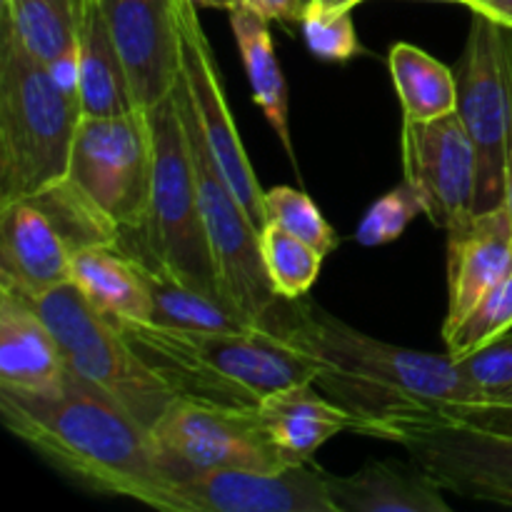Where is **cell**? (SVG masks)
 <instances>
[{
    "instance_id": "obj_1",
    "label": "cell",
    "mask_w": 512,
    "mask_h": 512,
    "mask_svg": "<svg viewBox=\"0 0 512 512\" xmlns=\"http://www.w3.org/2000/svg\"><path fill=\"white\" fill-rule=\"evenodd\" d=\"M260 328L313 360V383L358 418V435L375 438L380 428L400 420L503 428L488 395L465 378L450 353L370 338L303 298H280Z\"/></svg>"
},
{
    "instance_id": "obj_2",
    "label": "cell",
    "mask_w": 512,
    "mask_h": 512,
    "mask_svg": "<svg viewBox=\"0 0 512 512\" xmlns=\"http://www.w3.org/2000/svg\"><path fill=\"white\" fill-rule=\"evenodd\" d=\"M3 425L73 483L98 495L183 512L170 473L143 420L85 380L68 378L53 393L0 388Z\"/></svg>"
},
{
    "instance_id": "obj_3",
    "label": "cell",
    "mask_w": 512,
    "mask_h": 512,
    "mask_svg": "<svg viewBox=\"0 0 512 512\" xmlns=\"http://www.w3.org/2000/svg\"><path fill=\"white\" fill-rule=\"evenodd\" d=\"M140 358L175 395L255 410L270 393L313 383L315 363L265 328L218 333L153 320H115Z\"/></svg>"
},
{
    "instance_id": "obj_4",
    "label": "cell",
    "mask_w": 512,
    "mask_h": 512,
    "mask_svg": "<svg viewBox=\"0 0 512 512\" xmlns=\"http://www.w3.org/2000/svg\"><path fill=\"white\" fill-rule=\"evenodd\" d=\"M83 103L78 90L0 28V203L68 178Z\"/></svg>"
},
{
    "instance_id": "obj_5",
    "label": "cell",
    "mask_w": 512,
    "mask_h": 512,
    "mask_svg": "<svg viewBox=\"0 0 512 512\" xmlns=\"http://www.w3.org/2000/svg\"><path fill=\"white\" fill-rule=\"evenodd\" d=\"M148 120L153 135V185L143 225L130 233V238L138 240V248L128 253L190 288L223 298L200 213L193 153L178 115L175 93L150 108Z\"/></svg>"
},
{
    "instance_id": "obj_6",
    "label": "cell",
    "mask_w": 512,
    "mask_h": 512,
    "mask_svg": "<svg viewBox=\"0 0 512 512\" xmlns=\"http://www.w3.org/2000/svg\"><path fill=\"white\" fill-rule=\"evenodd\" d=\"M100 243H120V230L68 180L0 203V288L35 298L70 283L75 253Z\"/></svg>"
},
{
    "instance_id": "obj_7",
    "label": "cell",
    "mask_w": 512,
    "mask_h": 512,
    "mask_svg": "<svg viewBox=\"0 0 512 512\" xmlns=\"http://www.w3.org/2000/svg\"><path fill=\"white\" fill-rule=\"evenodd\" d=\"M28 300L53 330L70 373L103 390L153 428L175 393L140 358L115 320L90 305L73 283L55 285Z\"/></svg>"
},
{
    "instance_id": "obj_8",
    "label": "cell",
    "mask_w": 512,
    "mask_h": 512,
    "mask_svg": "<svg viewBox=\"0 0 512 512\" xmlns=\"http://www.w3.org/2000/svg\"><path fill=\"white\" fill-rule=\"evenodd\" d=\"M470 30L455 63L458 108L478 150V200L475 213L505 200L512 155V28L470 10Z\"/></svg>"
},
{
    "instance_id": "obj_9",
    "label": "cell",
    "mask_w": 512,
    "mask_h": 512,
    "mask_svg": "<svg viewBox=\"0 0 512 512\" xmlns=\"http://www.w3.org/2000/svg\"><path fill=\"white\" fill-rule=\"evenodd\" d=\"M65 180L120 230V238L140 230L153 185L148 110L110 118L83 115Z\"/></svg>"
},
{
    "instance_id": "obj_10",
    "label": "cell",
    "mask_w": 512,
    "mask_h": 512,
    "mask_svg": "<svg viewBox=\"0 0 512 512\" xmlns=\"http://www.w3.org/2000/svg\"><path fill=\"white\" fill-rule=\"evenodd\" d=\"M175 105H178V115L183 120L190 153H193L200 213H203L205 233H208L210 253H213L218 288L228 303H233L250 323L260 328L268 310L280 300L265 273L263 255H260V230L248 218L243 205L218 173V165L210 158L183 78L175 88Z\"/></svg>"
},
{
    "instance_id": "obj_11",
    "label": "cell",
    "mask_w": 512,
    "mask_h": 512,
    "mask_svg": "<svg viewBox=\"0 0 512 512\" xmlns=\"http://www.w3.org/2000/svg\"><path fill=\"white\" fill-rule=\"evenodd\" d=\"M375 438L403 445L443 490L512 508V430L400 420L380 428Z\"/></svg>"
},
{
    "instance_id": "obj_12",
    "label": "cell",
    "mask_w": 512,
    "mask_h": 512,
    "mask_svg": "<svg viewBox=\"0 0 512 512\" xmlns=\"http://www.w3.org/2000/svg\"><path fill=\"white\" fill-rule=\"evenodd\" d=\"M150 433L175 478L205 470L288 465L255 410L175 395Z\"/></svg>"
},
{
    "instance_id": "obj_13",
    "label": "cell",
    "mask_w": 512,
    "mask_h": 512,
    "mask_svg": "<svg viewBox=\"0 0 512 512\" xmlns=\"http://www.w3.org/2000/svg\"><path fill=\"white\" fill-rule=\"evenodd\" d=\"M178 25L183 38V83L188 88L200 133L210 150V158L218 165V173L233 190L238 203L253 220L258 230L265 228V190L260 188L255 170L250 165L245 145L235 128L228 98H225L223 78L215 63L213 48L208 43L198 8L190 0H178Z\"/></svg>"
},
{
    "instance_id": "obj_14",
    "label": "cell",
    "mask_w": 512,
    "mask_h": 512,
    "mask_svg": "<svg viewBox=\"0 0 512 512\" xmlns=\"http://www.w3.org/2000/svg\"><path fill=\"white\" fill-rule=\"evenodd\" d=\"M405 180L423 198L435 228H453L478 200V150L458 113L435 120H403L400 130Z\"/></svg>"
},
{
    "instance_id": "obj_15",
    "label": "cell",
    "mask_w": 512,
    "mask_h": 512,
    "mask_svg": "<svg viewBox=\"0 0 512 512\" xmlns=\"http://www.w3.org/2000/svg\"><path fill=\"white\" fill-rule=\"evenodd\" d=\"M178 495L183 512H338L328 473L310 463L190 473Z\"/></svg>"
},
{
    "instance_id": "obj_16",
    "label": "cell",
    "mask_w": 512,
    "mask_h": 512,
    "mask_svg": "<svg viewBox=\"0 0 512 512\" xmlns=\"http://www.w3.org/2000/svg\"><path fill=\"white\" fill-rule=\"evenodd\" d=\"M140 110L168 100L183 78L178 0H100Z\"/></svg>"
},
{
    "instance_id": "obj_17",
    "label": "cell",
    "mask_w": 512,
    "mask_h": 512,
    "mask_svg": "<svg viewBox=\"0 0 512 512\" xmlns=\"http://www.w3.org/2000/svg\"><path fill=\"white\" fill-rule=\"evenodd\" d=\"M448 233V335L512 270V220L505 205L470 213Z\"/></svg>"
},
{
    "instance_id": "obj_18",
    "label": "cell",
    "mask_w": 512,
    "mask_h": 512,
    "mask_svg": "<svg viewBox=\"0 0 512 512\" xmlns=\"http://www.w3.org/2000/svg\"><path fill=\"white\" fill-rule=\"evenodd\" d=\"M68 378V365L53 330L28 298L0 288V388L53 393Z\"/></svg>"
},
{
    "instance_id": "obj_19",
    "label": "cell",
    "mask_w": 512,
    "mask_h": 512,
    "mask_svg": "<svg viewBox=\"0 0 512 512\" xmlns=\"http://www.w3.org/2000/svg\"><path fill=\"white\" fill-rule=\"evenodd\" d=\"M260 425L285 463H310L320 445L338 433H358V418L315 383L288 385L255 408Z\"/></svg>"
},
{
    "instance_id": "obj_20",
    "label": "cell",
    "mask_w": 512,
    "mask_h": 512,
    "mask_svg": "<svg viewBox=\"0 0 512 512\" xmlns=\"http://www.w3.org/2000/svg\"><path fill=\"white\" fill-rule=\"evenodd\" d=\"M75 68L83 115L110 118L140 110L130 93L123 60L110 35L100 0H78L75 18Z\"/></svg>"
},
{
    "instance_id": "obj_21",
    "label": "cell",
    "mask_w": 512,
    "mask_h": 512,
    "mask_svg": "<svg viewBox=\"0 0 512 512\" xmlns=\"http://www.w3.org/2000/svg\"><path fill=\"white\" fill-rule=\"evenodd\" d=\"M330 500L338 512H448L445 490L420 468L380 460L353 475L328 473Z\"/></svg>"
},
{
    "instance_id": "obj_22",
    "label": "cell",
    "mask_w": 512,
    "mask_h": 512,
    "mask_svg": "<svg viewBox=\"0 0 512 512\" xmlns=\"http://www.w3.org/2000/svg\"><path fill=\"white\" fill-rule=\"evenodd\" d=\"M70 283L110 320L153 318L143 263L120 243L78 250L70 268Z\"/></svg>"
},
{
    "instance_id": "obj_23",
    "label": "cell",
    "mask_w": 512,
    "mask_h": 512,
    "mask_svg": "<svg viewBox=\"0 0 512 512\" xmlns=\"http://www.w3.org/2000/svg\"><path fill=\"white\" fill-rule=\"evenodd\" d=\"M75 18L78 0H3L0 28L8 30L25 53L48 65L60 83L78 90Z\"/></svg>"
},
{
    "instance_id": "obj_24",
    "label": "cell",
    "mask_w": 512,
    "mask_h": 512,
    "mask_svg": "<svg viewBox=\"0 0 512 512\" xmlns=\"http://www.w3.org/2000/svg\"><path fill=\"white\" fill-rule=\"evenodd\" d=\"M230 28H233L235 43H238L240 58H243L245 73H248L250 90H253V100L265 115L270 125H273L275 135L283 143L285 155L290 163H295L293 138H290V98H288V83H285L283 68H280L278 58H275L273 38H270V20L255 13L253 8L243 3H235L228 10Z\"/></svg>"
},
{
    "instance_id": "obj_25",
    "label": "cell",
    "mask_w": 512,
    "mask_h": 512,
    "mask_svg": "<svg viewBox=\"0 0 512 512\" xmlns=\"http://www.w3.org/2000/svg\"><path fill=\"white\" fill-rule=\"evenodd\" d=\"M388 63L403 108V120L420 123V120H435L455 113L458 83L453 68L413 43H395Z\"/></svg>"
},
{
    "instance_id": "obj_26",
    "label": "cell",
    "mask_w": 512,
    "mask_h": 512,
    "mask_svg": "<svg viewBox=\"0 0 512 512\" xmlns=\"http://www.w3.org/2000/svg\"><path fill=\"white\" fill-rule=\"evenodd\" d=\"M143 270L150 303H153V318H150L153 323L185 330H218V333H240V330L258 328L228 300L190 288L160 270L148 268L145 263Z\"/></svg>"
},
{
    "instance_id": "obj_27",
    "label": "cell",
    "mask_w": 512,
    "mask_h": 512,
    "mask_svg": "<svg viewBox=\"0 0 512 512\" xmlns=\"http://www.w3.org/2000/svg\"><path fill=\"white\" fill-rule=\"evenodd\" d=\"M260 255L275 293L285 300L303 298L318 280L325 260V255H320L313 245L275 223H265L260 230Z\"/></svg>"
},
{
    "instance_id": "obj_28",
    "label": "cell",
    "mask_w": 512,
    "mask_h": 512,
    "mask_svg": "<svg viewBox=\"0 0 512 512\" xmlns=\"http://www.w3.org/2000/svg\"><path fill=\"white\" fill-rule=\"evenodd\" d=\"M512 330V270L488 290L468 315L443 335L453 358L468 355Z\"/></svg>"
},
{
    "instance_id": "obj_29",
    "label": "cell",
    "mask_w": 512,
    "mask_h": 512,
    "mask_svg": "<svg viewBox=\"0 0 512 512\" xmlns=\"http://www.w3.org/2000/svg\"><path fill=\"white\" fill-rule=\"evenodd\" d=\"M265 218L268 223L280 225L290 235L313 245L320 255L333 253L338 245V235L313 203V198L290 185H275L265 190Z\"/></svg>"
},
{
    "instance_id": "obj_30",
    "label": "cell",
    "mask_w": 512,
    "mask_h": 512,
    "mask_svg": "<svg viewBox=\"0 0 512 512\" xmlns=\"http://www.w3.org/2000/svg\"><path fill=\"white\" fill-rule=\"evenodd\" d=\"M418 215H425L423 198L405 180L403 185L393 188L390 193H385L383 198H378L370 205L365 218L360 220L358 230H355V240L360 245H365V248L388 245L393 240H398Z\"/></svg>"
},
{
    "instance_id": "obj_31",
    "label": "cell",
    "mask_w": 512,
    "mask_h": 512,
    "mask_svg": "<svg viewBox=\"0 0 512 512\" xmlns=\"http://www.w3.org/2000/svg\"><path fill=\"white\" fill-rule=\"evenodd\" d=\"M300 28H303L305 45H308L315 58L330 60V63H345V60L355 58L360 53L350 8L330 10L308 5L303 20H300Z\"/></svg>"
},
{
    "instance_id": "obj_32",
    "label": "cell",
    "mask_w": 512,
    "mask_h": 512,
    "mask_svg": "<svg viewBox=\"0 0 512 512\" xmlns=\"http://www.w3.org/2000/svg\"><path fill=\"white\" fill-rule=\"evenodd\" d=\"M455 360H458L465 378L475 388L483 390L490 400L512 388V333L500 335L493 343L483 345L468 355H460Z\"/></svg>"
},
{
    "instance_id": "obj_33",
    "label": "cell",
    "mask_w": 512,
    "mask_h": 512,
    "mask_svg": "<svg viewBox=\"0 0 512 512\" xmlns=\"http://www.w3.org/2000/svg\"><path fill=\"white\" fill-rule=\"evenodd\" d=\"M238 3L248 5L263 18L280 20V23H300L308 10L305 0H238Z\"/></svg>"
},
{
    "instance_id": "obj_34",
    "label": "cell",
    "mask_w": 512,
    "mask_h": 512,
    "mask_svg": "<svg viewBox=\"0 0 512 512\" xmlns=\"http://www.w3.org/2000/svg\"><path fill=\"white\" fill-rule=\"evenodd\" d=\"M473 10L485 13L488 18L498 20V23L512 28V0H480Z\"/></svg>"
},
{
    "instance_id": "obj_35",
    "label": "cell",
    "mask_w": 512,
    "mask_h": 512,
    "mask_svg": "<svg viewBox=\"0 0 512 512\" xmlns=\"http://www.w3.org/2000/svg\"><path fill=\"white\" fill-rule=\"evenodd\" d=\"M490 405H493V410L500 415V418L510 420L512 418V388L505 390V393L495 395V398L490 400Z\"/></svg>"
},
{
    "instance_id": "obj_36",
    "label": "cell",
    "mask_w": 512,
    "mask_h": 512,
    "mask_svg": "<svg viewBox=\"0 0 512 512\" xmlns=\"http://www.w3.org/2000/svg\"><path fill=\"white\" fill-rule=\"evenodd\" d=\"M358 3H363V0H313L310 5H318V8H330V10H338V8L353 10Z\"/></svg>"
},
{
    "instance_id": "obj_37",
    "label": "cell",
    "mask_w": 512,
    "mask_h": 512,
    "mask_svg": "<svg viewBox=\"0 0 512 512\" xmlns=\"http://www.w3.org/2000/svg\"><path fill=\"white\" fill-rule=\"evenodd\" d=\"M190 3L195 5V8H223V10H230L233 8L238 0H190Z\"/></svg>"
},
{
    "instance_id": "obj_38",
    "label": "cell",
    "mask_w": 512,
    "mask_h": 512,
    "mask_svg": "<svg viewBox=\"0 0 512 512\" xmlns=\"http://www.w3.org/2000/svg\"><path fill=\"white\" fill-rule=\"evenodd\" d=\"M503 205H505V208H508L510 220H512V155H510V160H508V180H505V200H503Z\"/></svg>"
},
{
    "instance_id": "obj_39",
    "label": "cell",
    "mask_w": 512,
    "mask_h": 512,
    "mask_svg": "<svg viewBox=\"0 0 512 512\" xmlns=\"http://www.w3.org/2000/svg\"><path fill=\"white\" fill-rule=\"evenodd\" d=\"M478 3H480V0H460V5H465L468 10H473Z\"/></svg>"
},
{
    "instance_id": "obj_40",
    "label": "cell",
    "mask_w": 512,
    "mask_h": 512,
    "mask_svg": "<svg viewBox=\"0 0 512 512\" xmlns=\"http://www.w3.org/2000/svg\"><path fill=\"white\" fill-rule=\"evenodd\" d=\"M425 3H460V0H425Z\"/></svg>"
},
{
    "instance_id": "obj_41",
    "label": "cell",
    "mask_w": 512,
    "mask_h": 512,
    "mask_svg": "<svg viewBox=\"0 0 512 512\" xmlns=\"http://www.w3.org/2000/svg\"><path fill=\"white\" fill-rule=\"evenodd\" d=\"M305 3H308V5H310V3H313V0H305Z\"/></svg>"
}]
</instances>
